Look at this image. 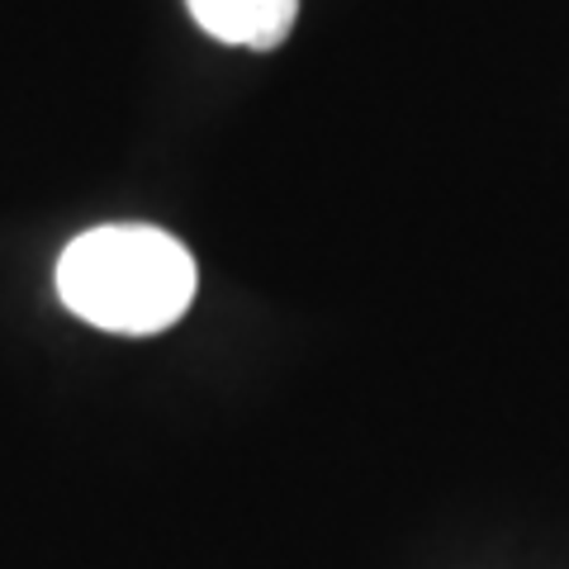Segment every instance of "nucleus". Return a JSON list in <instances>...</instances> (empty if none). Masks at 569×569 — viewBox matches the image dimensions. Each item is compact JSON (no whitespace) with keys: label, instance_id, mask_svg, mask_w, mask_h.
I'll return each mask as SVG.
<instances>
[{"label":"nucleus","instance_id":"obj_2","mask_svg":"<svg viewBox=\"0 0 569 569\" xmlns=\"http://www.w3.org/2000/svg\"><path fill=\"white\" fill-rule=\"evenodd\" d=\"M186 10L209 39L252 52L280 48L299 20V0H186Z\"/></svg>","mask_w":569,"mask_h":569},{"label":"nucleus","instance_id":"obj_1","mask_svg":"<svg viewBox=\"0 0 569 569\" xmlns=\"http://www.w3.org/2000/svg\"><path fill=\"white\" fill-rule=\"evenodd\" d=\"M200 271L181 238L152 223H100L58 257V299L81 323L119 337H152L181 323Z\"/></svg>","mask_w":569,"mask_h":569}]
</instances>
